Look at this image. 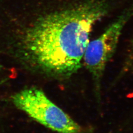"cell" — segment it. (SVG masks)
Masks as SVG:
<instances>
[{
    "label": "cell",
    "instance_id": "1",
    "mask_svg": "<svg viewBox=\"0 0 133 133\" xmlns=\"http://www.w3.org/2000/svg\"><path fill=\"white\" fill-rule=\"evenodd\" d=\"M111 8L110 0H87L41 17L24 35V56L45 74L71 76L81 68L94 26Z\"/></svg>",
    "mask_w": 133,
    "mask_h": 133
},
{
    "label": "cell",
    "instance_id": "2",
    "mask_svg": "<svg viewBox=\"0 0 133 133\" xmlns=\"http://www.w3.org/2000/svg\"><path fill=\"white\" fill-rule=\"evenodd\" d=\"M11 100L17 109L53 131L59 133H81L78 124L39 89H24L13 95Z\"/></svg>",
    "mask_w": 133,
    "mask_h": 133
},
{
    "label": "cell",
    "instance_id": "3",
    "mask_svg": "<svg viewBox=\"0 0 133 133\" xmlns=\"http://www.w3.org/2000/svg\"><path fill=\"white\" fill-rule=\"evenodd\" d=\"M133 17V1L99 37L88 43L83 56L97 93H99L105 68L117 48L124 29Z\"/></svg>",
    "mask_w": 133,
    "mask_h": 133
},
{
    "label": "cell",
    "instance_id": "4",
    "mask_svg": "<svg viewBox=\"0 0 133 133\" xmlns=\"http://www.w3.org/2000/svg\"><path fill=\"white\" fill-rule=\"evenodd\" d=\"M133 75V35L129 42L119 72L114 80V83L125 76Z\"/></svg>",
    "mask_w": 133,
    "mask_h": 133
},
{
    "label": "cell",
    "instance_id": "5",
    "mask_svg": "<svg viewBox=\"0 0 133 133\" xmlns=\"http://www.w3.org/2000/svg\"><path fill=\"white\" fill-rule=\"evenodd\" d=\"M6 81V79H5V78H4V79L0 78V85H1V84H2L3 83H5Z\"/></svg>",
    "mask_w": 133,
    "mask_h": 133
},
{
    "label": "cell",
    "instance_id": "6",
    "mask_svg": "<svg viewBox=\"0 0 133 133\" xmlns=\"http://www.w3.org/2000/svg\"><path fill=\"white\" fill-rule=\"evenodd\" d=\"M2 69V65L0 64V70H1Z\"/></svg>",
    "mask_w": 133,
    "mask_h": 133
}]
</instances>
